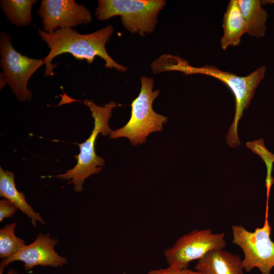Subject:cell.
Returning a JSON list of instances; mask_svg holds the SVG:
<instances>
[{
	"label": "cell",
	"mask_w": 274,
	"mask_h": 274,
	"mask_svg": "<svg viewBox=\"0 0 274 274\" xmlns=\"http://www.w3.org/2000/svg\"><path fill=\"white\" fill-rule=\"evenodd\" d=\"M58 243V239L51 237L49 233H40L32 243L25 245L18 253L2 260L0 274H3L5 267L15 261H22L26 271L38 265L55 267L64 265L67 262V258L60 256L54 250Z\"/></svg>",
	"instance_id": "30bf717a"
},
{
	"label": "cell",
	"mask_w": 274,
	"mask_h": 274,
	"mask_svg": "<svg viewBox=\"0 0 274 274\" xmlns=\"http://www.w3.org/2000/svg\"><path fill=\"white\" fill-rule=\"evenodd\" d=\"M238 3L246 24L247 33L257 38L263 37L267 29L268 14L261 2L259 0H238Z\"/></svg>",
	"instance_id": "5bb4252c"
},
{
	"label": "cell",
	"mask_w": 274,
	"mask_h": 274,
	"mask_svg": "<svg viewBox=\"0 0 274 274\" xmlns=\"http://www.w3.org/2000/svg\"><path fill=\"white\" fill-rule=\"evenodd\" d=\"M16 225V222L7 224L0 229V257L3 259L18 253L26 245L15 234Z\"/></svg>",
	"instance_id": "2e32d148"
},
{
	"label": "cell",
	"mask_w": 274,
	"mask_h": 274,
	"mask_svg": "<svg viewBox=\"0 0 274 274\" xmlns=\"http://www.w3.org/2000/svg\"><path fill=\"white\" fill-rule=\"evenodd\" d=\"M10 35L0 34L1 66L0 89L8 84L17 99L30 100L32 92L27 89V83L36 71L44 64L43 59H33L17 52L11 43Z\"/></svg>",
	"instance_id": "8992f818"
},
{
	"label": "cell",
	"mask_w": 274,
	"mask_h": 274,
	"mask_svg": "<svg viewBox=\"0 0 274 274\" xmlns=\"http://www.w3.org/2000/svg\"><path fill=\"white\" fill-rule=\"evenodd\" d=\"M113 31L111 25L85 35L80 34L72 28L59 29L52 32L38 30V35L50 48L48 54L43 59L46 65L44 76L54 75L53 69L57 64H53L52 61L57 56L65 53L71 54L77 59L86 60L88 63H92L95 56H99L105 61L106 67L126 72L127 67L113 60L105 48Z\"/></svg>",
	"instance_id": "6da1fadb"
},
{
	"label": "cell",
	"mask_w": 274,
	"mask_h": 274,
	"mask_svg": "<svg viewBox=\"0 0 274 274\" xmlns=\"http://www.w3.org/2000/svg\"><path fill=\"white\" fill-rule=\"evenodd\" d=\"M2 9L7 18L17 27H25L32 22V6L37 0H2Z\"/></svg>",
	"instance_id": "9a60e30c"
},
{
	"label": "cell",
	"mask_w": 274,
	"mask_h": 274,
	"mask_svg": "<svg viewBox=\"0 0 274 274\" xmlns=\"http://www.w3.org/2000/svg\"><path fill=\"white\" fill-rule=\"evenodd\" d=\"M148 274H181V269L174 266H168L166 268L151 270Z\"/></svg>",
	"instance_id": "ac0fdd59"
},
{
	"label": "cell",
	"mask_w": 274,
	"mask_h": 274,
	"mask_svg": "<svg viewBox=\"0 0 274 274\" xmlns=\"http://www.w3.org/2000/svg\"><path fill=\"white\" fill-rule=\"evenodd\" d=\"M232 243L242 250L244 269L250 272L257 268L261 274H270L274 267V243L271 240V226L267 213L263 226L256 228L254 232L247 230L242 225L232 226Z\"/></svg>",
	"instance_id": "52a82bcc"
},
{
	"label": "cell",
	"mask_w": 274,
	"mask_h": 274,
	"mask_svg": "<svg viewBox=\"0 0 274 274\" xmlns=\"http://www.w3.org/2000/svg\"><path fill=\"white\" fill-rule=\"evenodd\" d=\"M223 35L220 40L221 48L240 44L242 36L247 32L246 24L242 15L238 0H231L228 4L223 19Z\"/></svg>",
	"instance_id": "7c38bea8"
},
{
	"label": "cell",
	"mask_w": 274,
	"mask_h": 274,
	"mask_svg": "<svg viewBox=\"0 0 274 274\" xmlns=\"http://www.w3.org/2000/svg\"><path fill=\"white\" fill-rule=\"evenodd\" d=\"M83 103L91 112V116L94 119V128L89 137L84 142L78 144L80 153L75 155L77 164L65 173L57 176L61 179H72L68 184H74V190L77 192L83 190V184L86 178L99 173L105 165V159L96 154L95 142L100 133L102 136L111 135L113 130L109 126V121L112 116V110L117 106L114 101H110L104 106H99L93 100L87 99Z\"/></svg>",
	"instance_id": "3957f363"
},
{
	"label": "cell",
	"mask_w": 274,
	"mask_h": 274,
	"mask_svg": "<svg viewBox=\"0 0 274 274\" xmlns=\"http://www.w3.org/2000/svg\"><path fill=\"white\" fill-rule=\"evenodd\" d=\"M8 274H18V273L15 270L10 269Z\"/></svg>",
	"instance_id": "ffe728a7"
},
{
	"label": "cell",
	"mask_w": 274,
	"mask_h": 274,
	"mask_svg": "<svg viewBox=\"0 0 274 274\" xmlns=\"http://www.w3.org/2000/svg\"><path fill=\"white\" fill-rule=\"evenodd\" d=\"M165 5L164 0H99L95 15L100 21L120 16L127 30L144 36L153 31Z\"/></svg>",
	"instance_id": "5b68a950"
},
{
	"label": "cell",
	"mask_w": 274,
	"mask_h": 274,
	"mask_svg": "<svg viewBox=\"0 0 274 274\" xmlns=\"http://www.w3.org/2000/svg\"><path fill=\"white\" fill-rule=\"evenodd\" d=\"M225 246L224 233H214L210 229L194 230L166 249L164 256L168 266L182 270L188 268L190 262L199 260L211 251L223 249Z\"/></svg>",
	"instance_id": "ba28073f"
},
{
	"label": "cell",
	"mask_w": 274,
	"mask_h": 274,
	"mask_svg": "<svg viewBox=\"0 0 274 274\" xmlns=\"http://www.w3.org/2000/svg\"><path fill=\"white\" fill-rule=\"evenodd\" d=\"M195 269L204 274H244L241 258L223 249L207 253L198 260Z\"/></svg>",
	"instance_id": "8fae6325"
},
{
	"label": "cell",
	"mask_w": 274,
	"mask_h": 274,
	"mask_svg": "<svg viewBox=\"0 0 274 274\" xmlns=\"http://www.w3.org/2000/svg\"><path fill=\"white\" fill-rule=\"evenodd\" d=\"M181 274H204L197 270H193L188 268L181 270Z\"/></svg>",
	"instance_id": "d6986e66"
},
{
	"label": "cell",
	"mask_w": 274,
	"mask_h": 274,
	"mask_svg": "<svg viewBox=\"0 0 274 274\" xmlns=\"http://www.w3.org/2000/svg\"><path fill=\"white\" fill-rule=\"evenodd\" d=\"M0 196L9 200L18 209L30 218L34 227L37 226V221L45 224L40 214L36 212L27 202L24 194L17 189L13 173L8 170H4L1 167H0Z\"/></svg>",
	"instance_id": "4fadbf2b"
},
{
	"label": "cell",
	"mask_w": 274,
	"mask_h": 274,
	"mask_svg": "<svg viewBox=\"0 0 274 274\" xmlns=\"http://www.w3.org/2000/svg\"><path fill=\"white\" fill-rule=\"evenodd\" d=\"M18 208L11 201L6 198H3L0 201V221L2 222L4 219L12 217L17 211Z\"/></svg>",
	"instance_id": "e0dca14e"
},
{
	"label": "cell",
	"mask_w": 274,
	"mask_h": 274,
	"mask_svg": "<svg viewBox=\"0 0 274 274\" xmlns=\"http://www.w3.org/2000/svg\"><path fill=\"white\" fill-rule=\"evenodd\" d=\"M157 70L159 73L176 71L186 75L203 74L216 78L224 83L233 93L235 101L234 118L227 134L226 142L232 148L241 145L237 131L238 123L244 110L248 108L257 86L264 77L266 70L265 66L257 68L247 76L240 77L212 65L193 67L182 58L165 54L159 58Z\"/></svg>",
	"instance_id": "7a4b0ae2"
},
{
	"label": "cell",
	"mask_w": 274,
	"mask_h": 274,
	"mask_svg": "<svg viewBox=\"0 0 274 274\" xmlns=\"http://www.w3.org/2000/svg\"><path fill=\"white\" fill-rule=\"evenodd\" d=\"M37 14L47 32L88 24L92 20L89 10L73 0H43Z\"/></svg>",
	"instance_id": "9c48e42d"
},
{
	"label": "cell",
	"mask_w": 274,
	"mask_h": 274,
	"mask_svg": "<svg viewBox=\"0 0 274 274\" xmlns=\"http://www.w3.org/2000/svg\"><path fill=\"white\" fill-rule=\"evenodd\" d=\"M141 88L138 96L132 101L130 118L122 127L113 130L110 138H126L133 146L144 144L147 137L154 132L162 130L167 118L155 112L152 107L154 100L160 90H153L154 79L152 77H141Z\"/></svg>",
	"instance_id": "277c9868"
}]
</instances>
